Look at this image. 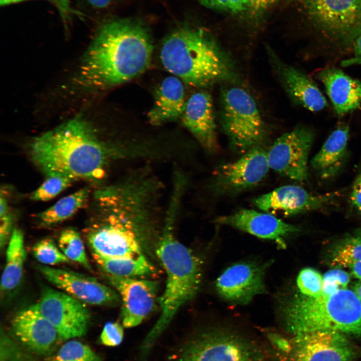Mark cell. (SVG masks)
I'll use <instances>...</instances> for the list:
<instances>
[{
    "mask_svg": "<svg viewBox=\"0 0 361 361\" xmlns=\"http://www.w3.org/2000/svg\"><path fill=\"white\" fill-rule=\"evenodd\" d=\"M29 154L47 176L62 175L75 180L98 181L113 160L136 159L134 144H109L91 124L77 117L32 140Z\"/></svg>",
    "mask_w": 361,
    "mask_h": 361,
    "instance_id": "obj_1",
    "label": "cell"
},
{
    "mask_svg": "<svg viewBox=\"0 0 361 361\" xmlns=\"http://www.w3.org/2000/svg\"><path fill=\"white\" fill-rule=\"evenodd\" d=\"M153 45L147 30L130 20L103 24L81 63L77 80L87 88H106L143 72L151 61Z\"/></svg>",
    "mask_w": 361,
    "mask_h": 361,
    "instance_id": "obj_2",
    "label": "cell"
},
{
    "mask_svg": "<svg viewBox=\"0 0 361 361\" xmlns=\"http://www.w3.org/2000/svg\"><path fill=\"white\" fill-rule=\"evenodd\" d=\"M161 62L174 76L195 87L237 82L233 60L208 33L189 26L173 31L163 42Z\"/></svg>",
    "mask_w": 361,
    "mask_h": 361,
    "instance_id": "obj_3",
    "label": "cell"
},
{
    "mask_svg": "<svg viewBox=\"0 0 361 361\" xmlns=\"http://www.w3.org/2000/svg\"><path fill=\"white\" fill-rule=\"evenodd\" d=\"M180 205L168 204L156 254L166 274L164 291L159 299L161 313L141 346L145 356L155 340L168 326L180 308L196 295L201 281L200 261L175 238L173 227Z\"/></svg>",
    "mask_w": 361,
    "mask_h": 361,
    "instance_id": "obj_4",
    "label": "cell"
},
{
    "mask_svg": "<svg viewBox=\"0 0 361 361\" xmlns=\"http://www.w3.org/2000/svg\"><path fill=\"white\" fill-rule=\"evenodd\" d=\"M280 309L287 329L295 335L333 330L361 337V301L347 288L317 297L297 291Z\"/></svg>",
    "mask_w": 361,
    "mask_h": 361,
    "instance_id": "obj_5",
    "label": "cell"
},
{
    "mask_svg": "<svg viewBox=\"0 0 361 361\" xmlns=\"http://www.w3.org/2000/svg\"><path fill=\"white\" fill-rule=\"evenodd\" d=\"M317 39L343 52L361 34V0H306L300 4Z\"/></svg>",
    "mask_w": 361,
    "mask_h": 361,
    "instance_id": "obj_6",
    "label": "cell"
},
{
    "mask_svg": "<svg viewBox=\"0 0 361 361\" xmlns=\"http://www.w3.org/2000/svg\"><path fill=\"white\" fill-rule=\"evenodd\" d=\"M220 117L224 132L238 152L244 153L265 139L266 125L257 105L241 88L230 86L222 90Z\"/></svg>",
    "mask_w": 361,
    "mask_h": 361,
    "instance_id": "obj_7",
    "label": "cell"
},
{
    "mask_svg": "<svg viewBox=\"0 0 361 361\" xmlns=\"http://www.w3.org/2000/svg\"><path fill=\"white\" fill-rule=\"evenodd\" d=\"M178 361H264L249 340L224 329L201 331L188 340Z\"/></svg>",
    "mask_w": 361,
    "mask_h": 361,
    "instance_id": "obj_8",
    "label": "cell"
},
{
    "mask_svg": "<svg viewBox=\"0 0 361 361\" xmlns=\"http://www.w3.org/2000/svg\"><path fill=\"white\" fill-rule=\"evenodd\" d=\"M314 136L312 129L300 126L279 136L267 151L270 168L293 180H306Z\"/></svg>",
    "mask_w": 361,
    "mask_h": 361,
    "instance_id": "obj_9",
    "label": "cell"
},
{
    "mask_svg": "<svg viewBox=\"0 0 361 361\" xmlns=\"http://www.w3.org/2000/svg\"><path fill=\"white\" fill-rule=\"evenodd\" d=\"M37 304L41 314L54 326L59 338L66 340L86 333L90 315L80 300L66 293L45 287Z\"/></svg>",
    "mask_w": 361,
    "mask_h": 361,
    "instance_id": "obj_10",
    "label": "cell"
},
{
    "mask_svg": "<svg viewBox=\"0 0 361 361\" xmlns=\"http://www.w3.org/2000/svg\"><path fill=\"white\" fill-rule=\"evenodd\" d=\"M270 168L267 151L255 146L237 160L218 166L211 186L218 194H233L251 188L265 177Z\"/></svg>",
    "mask_w": 361,
    "mask_h": 361,
    "instance_id": "obj_11",
    "label": "cell"
},
{
    "mask_svg": "<svg viewBox=\"0 0 361 361\" xmlns=\"http://www.w3.org/2000/svg\"><path fill=\"white\" fill-rule=\"evenodd\" d=\"M269 265L242 262L230 266L216 280L218 294L229 302L248 304L254 297L265 293V274Z\"/></svg>",
    "mask_w": 361,
    "mask_h": 361,
    "instance_id": "obj_12",
    "label": "cell"
},
{
    "mask_svg": "<svg viewBox=\"0 0 361 361\" xmlns=\"http://www.w3.org/2000/svg\"><path fill=\"white\" fill-rule=\"evenodd\" d=\"M296 361H351L356 349L345 334L333 330H318L295 335Z\"/></svg>",
    "mask_w": 361,
    "mask_h": 361,
    "instance_id": "obj_13",
    "label": "cell"
},
{
    "mask_svg": "<svg viewBox=\"0 0 361 361\" xmlns=\"http://www.w3.org/2000/svg\"><path fill=\"white\" fill-rule=\"evenodd\" d=\"M37 269L49 282L81 301L102 305L114 304L120 300L114 290L93 277L46 265H38Z\"/></svg>",
    "mask_w": 361,
    "mask_h": 361,
    "instance_id": "obj_14",
    "label": "cell"
},
{
    "mask_svg": "<svg viewBox=\"0 0 361 361\" xmlns=\"http://www.w3.org/2000/svg\"><path fill=\"white\" fill-rule=\"evenodd\" d=\"M107 277L120 294L123 326L129 328L139 325L154 308L157 290L156 282L109 275Z\"/></svg>",
    "mask_w": 361,
    "mask_h": 361,
    "instance_id": "obj_15",
    "label": "cell"
},
{
    "mask_svg": "<svg viewBox=\"0 0 361 361\" xmlns=\"http://www.w3.org/2000/svg\"><path fill=\"white\" fill-rule=\"evenodd\" d=\"M267 53L274 73L295 104L312 112L328 107L325 97L310 77L282 61L270 48Z\"/></svg>",
    "mask_w": 361,
    "mask_h": 361,
    "instance_id": "obj_16",
    "label": "cell"
},
{
    "mask_svg": "<svg viewBox=\"0 0 361 361\" xmlns=\"http://www.w3.org/2000/svg\"><path fill=\"white\" fill-rule=\"evenodd\" d=\"M336 195H314L302 187L286 185L255 198L253 203L264 212L291 216L320 208L328 204Z\"/></svg>",
    "mask_w": 361,
    "mask_h": 361,
    "instance_id": "obj_17",
    "label": "cell"
},
{
    "mask_svg": "<svg viewBox=\"0 0 361 361\" xmlns=\"http://www.w3.org/2000/svg\"><path fill=\"white\" fill-rule=\"evenodd\" d=\"M11 330L25 346L40 354L49 353L59 338L56 329L41 314L37 303L17 312L11 321Z\"/></svg>",
    "mask_w": 361,
    "mask_h": 361,
    "instance_id": "obj_18",
    "label": "cell"
},
{
    "mask_svg": "<svg viewBox=\"0 0 361 361\" xmlns=\"http://www.w3.org/2000/svg\"><path fill=\"white\" fill-rule=\"evenodd\" d=\"M215 222L260 238L274 241L282 249L286 248L284 238L299 231L297 226L287 223L274 215L249 209H241L232 214L219 217Z\"/></svg>",
    "mask_w": 361,
    "mask_h": 361,
    "instance_id": "obj_19",
    "label": "cell"
},
{
    "mask_svg": "<svg viewBox=\"0 0 361 361\" xmlns=\"http://www.w3.org/2000/svg\"><path fill=\"white\" fill-rule=\"evenodd\" d=\"M184 125L210 152L217 148L216 124L213 100L206 92H196L187 101L181 116Z\"/></svg>",
    "mask_w": 361,
    "mask_h": 361,
    "instance_id": "obj_20",
    "label": "cell"
},
{
    "mask_svg": "<svg viewBox=\"0 0 361 361\" xmlns=\"http://www.w3.org/2000/svg\"><path fill=\"white\" fill-rule=\"evenodd\" d=\"M338 117L352 112L361 105V82L342 70L325 67L317 73Z\"/></svg>",
    "mask_w": 361,
    "mask_h": 361,
    "instance_id": "obj_21",
    "label": "cell"
},
{
    "mask_svg": "<svg viewBox=\"0 0 361 361\" xmlns=\"http://www.w3.org/2000/svg\"><path fill=\"white\" fill-rule=\"evenodd\" d=\"M182 81L178 77H167L157 87L154 102L148 113L149 121L158 125L181 117L187 101Z\"/></svg>",
    "mask_w": 361,
    "mask_h": 361,
    "instance_id": "obj_22",
    "label": "cell"
},
{
    "mask_svg": "<svg viewBox=\"0 0 361 361\" xmlns=\"http://www.w3.org/2000/svg\"><path fill=\"white\" fill-rule=\"evenodd\" d=\"M349 131L348 125L340 124L311 159V167L321 178L333 177L340 170L347 153Z\"/></svg>",
    "mask_w": 361,
    "mask_h": 361,
    "instance_id": "obj_23",
    "label": "cell"
},
{
    "mask_svg": "<svg viewBox=\"0 0 361 361\" xmlns=\"http://www.w3.org/2000/svg\"><path fill=\"white\" fill-rule=\"evenodd\" d=\"M26 257L23 233L15 228L9 242L6 264L1 280V290L4 295L13 293L19 286Z\"/></svg>",
    "mask_w": 361,
    "mask_h": 361,
    "instance_id": "obj_24",
    "label": "cell"
},
{
    "mask_svg": "<svg viewBox=\"0 0 361 361\" xmlns=\"http://www.w3.org/2000/svg\"><path fill=\"white\" fill-rule=\"evenodd\" d=\"M96 263L107 275L127 278L149 275L155 268L142 254L132 258H112L93 252Z\"/></svg>",
    "mask_w": 361,
    "mask_h": 361,
    "instance_id": "obj_25",
    "label": "cell"
},
{
    "mask_svg": "<svg viewBox=\"0 0 361 361\" xmlns=\"http://www.w3.org/2000/svg\"><path fill=\"white\" fill-rule=\"evenodd\" d=\"M89 194L87 188H83L59 200L53 206L39 213L37 217L41 224L53 225L73 216L86 203Z\"/></svg>",
    "mask_w": 361,
    "mask_h": 361,
    "instance_id": "obj_26",
    "label": "cell"
},
{
    "mask_svg": "<svg viewBox=\"0 0 361 361\" xmlns=\"http://www.w3.org/2000/svg\"><path fill=\"white\" fill-rule=\"evenodd\" d=\"M58 243L61 251L70 260L80 264L89 271L92 270L84 243L77 231L72 228L64 230L60 235Z\"/></svg>",
    "mask_w": 361,
    "mask_h": 361,
    "instance_id": "obj_27",
    "label": "cell"
},
{
    "mask_svg": "<svg viewBox=\"0 0 361 361\" xmlns=\"http://www.w3.org/2000/svg\"><path fill=\"white\" fill-rule=\"evenodd\" d=\"M54 361H101V359L89 346L77 340H70L61 347Z\"/></svg>",
    "mask_w": 361,
    "mask_h": 361,
    "instance_id": "obj_28",
    "label": "cell"
},
{
    "mask_svg": "<svg viewBox=\"0 0 361 361\" xmlns=\"http://www.w3.org/2000/svg\"><path fill=\"white\" fill-rule=\"evenodd\" d=\"M32 252L35 258L45 265H54L70 261L51 238H45L36 243Z\"/></svg>",
    "mask_w": 361,
    "mask_h": 361,
    "instance_id": "obj_29",
    "label": "cell"
},
{
    "mask_svg": "<svg viewBox=\"0 0 361 361\" xmlns=\"http://www.w3.org/2000/svg\"><path fill=\"white\" fill-rule=\"evenodd\" d=\"M74 180L71 178L62 175H53L47 176L45 181L31 195L35 201L50 200L67 188Z\"/></svg>",
    "mask_w": 361,
    "mask_h": 361,
    "instance_id": "obj_30",
    "label": "cell"
},
{
    "mask_svg": "<svg viewBox=\"0 0 361 361\" xmlns=\"http://www.w3.org/2000/svg\"><path fill=\"white\" fill-rule=\"evenodd\" d=\"M323 277L316 270L305 268L299 273L296 279L298 291L303 295L317 297L322 293Z\"/></svg>",
    "mask_w": 361,
    "mask_h": 361,
    "instance_id": "obj_31",
    "label": "cell"
},
{
    "mask_svg": "<svg viewBox=\"0 0 361 361\" xmlns=\"http://www.w3.org/2000/svg\"><path fill=\"white\" fill-rule=\"evenodd\" d=\"M361 260V241L357 237L346 241L335 253L331 265L349 267L354 262Z\"/></svg>",
    "mask_w": 361,
    "mask_h": 361,
    "instance_id": "obj_32",
    "label": "cell"
},
{
    "mask_svg": "<svg viewBox=\"0 0 361 361\" xmlns=\"http://www.w3.org/2000/svg\"><path fill=\"white\" fill-rule=\"evenodd\" d=\"M322 295H328L340 289H346L350 280L349 274L338 269L330 270L323 277Z\"/></svg>",
    "mask_w": 361,
    "mask_h": 361,
    "instance_id": "obj_33",
    "label": "cell"
},
{
    "mask_svg": "<svg viewBox=\"0 0 361 361\" xmlns=\"http://www.w3.org/2000/svg\"><path fill=\"white\" fill-rule=\"evenodd\" d=\"M204 6L220 11L231 13L245 12L244 0H196Z\"/></svg>",
    "mask_w": 361,
    "mask_h": 361,
    "instance_id": "obj_34",
    "label": "cell"
},
{
    "mask_svg": "<svg viewBox=\"0 0 361 361\" xmlns=\"http://www.w3.org/2000/svg\"><path fill=\"white\" fill-rule=\"evenodd\" d=\"M124 335L123 328L117 322L105 324L100 335L102 344L108 346H115L121 343Z\"/></svg>",
    "mask_w": 361,
    "mask_h": 361,
    "instance_id": "obj_35",
    "label": "cell"
},
{
    "mask_svg": "<svg viewBox=\"0 0 361 361\" xmlns=\"http://www.w3.org/2000/svg\"><path fill=\"white\" fill-rule=\"evenodd\" d=\"M245 11L252 16L260 15L274 7L279 0H244Z\"/></svg>",
    "mask_w": 361,
    "mask_h": 361,
    "instance_id": "obj_36",
    "label": "cell"
},
{
    "mask_svg": "<svg viewBox=\"0 0 361 361\" xmlns=\"http://www.w3.org/2000/svg\"><path fill=\"white\" fill-rule=\"evenodd\" d=\"M0 218V245L2 249L11 237L13 221L12 216L8 213L1 216Z\"/></svg>",
    "mask_w": 361,
    "mask_h": 361,
    "instance_id": "obj_37",
    "label": "cell"
},
{
    "mask_svg": "<svg viewBox=\"0 0 361 361\" xmlns=\"http://www.w3.org/2000/svg\"><path fill=\"white\" fill-rule=\"evenodd\" d=\"M1 340L4 343V352L9 353H4V359L2 361H19L21 354L16 344L2 332Z\"/></svg>",
    "mask_w": 361,
    "mask_h": 361,
    "instance_id": "obj_38",
    "label": "cell"
},
{
    "mask_svg": "<svg viewBox=\"0 0 361 361\" xmlns=\"http://www.w3.org/2000/svg\"><path fill=\"white\" fill-rule=\"evenodd\" d=\"M349 200L352 207L361 213V173L353 182Z\"/></svg>",
    "mask_w": 361,
    "mask_h": 361,
    "instance_id": "obj_39",
    "label": "cell"
},
{
    "mask_svg": "<svg viewBox=\"0 0 361 361\" xmlns=\"http://www.w3.org/2000/svg\"><path fill=\"white\" fill-rule=\"evenodd\" d=\"M31 1V0H30ZM53 5L59 11L61 17L64 20H68L73 14V10L69 0H43Z\"/></svg>",
    "mask_w": 361,
    "mask_h": 361,
    "instance_id": "obj_40",
    "label": "cell"
},
{
    "mask_svg": "<svg viewBox=\"0 0 361 361\" xmlns=\"http://www.w3.org/2000/svg\"><path fill=\"white\" fill-rule=\"evenodd\" d=\"M352 50L353 56L350 59L343 61L341 64L342 66H348L351 65L361 64V34L355 41L352 47Z\"/></svg>",
    "mask_w": 361,
    "mask_h": 361,
    "instance_id": "obj_41",
    "label": "cell"
},
{
    "mask_svg": "<svg viewBox=\"0 0 361 361\" xmlns=\"http://www.w3.org/2000/svg\"><path fill=\"white\" fill-rule=\"evenodd\" d=\"M92 7L102 9L107 7L112 0H86Z\"/></svg>",
    "mask_w": 361,
    "mask_h": 361,
    "instance_id": "obj_42",
    "label": "cell"
},
{
    "mask_svg": "<svg viewBox=\"0 0 361 361\" xmlns=\"http://www.w3.org/2000/svg\"><path fill=\"white\" fill-rule=\"evenodd\" d=\"M349 267L353 275L361 280V260L354 262Z\"/></svg>",
    "mask_w": 361,
    "mask_h": 361,
    "instance_id": "obj_43",
    "label": "cell"
},
{
    "mask_svg": "<svg viewBox=\"0 0 361 361\" xmlns=\"http://www.w3.org/2000/svg\"><path fill=\"white\" fill-rule=\"evenodd\" d=\"M1 212L0 217L8 213V205L5 198L2 196L1 197Z\"/></svg>",
    "mask_w": 361,
    "mask_h": 361,
    "instance_id": "obj_44",
    "label": "cell"
},
{
    "mask_svg": "<svg viewBox=\"0 0 361 361\" xmlns=\"http://www.w3.org/2000/svg\"><path fill=\"white\" fill-rule=\"evenodd\" d=\"M28 1L30 0H0V5L1 6H6Z\"/></svg>",
    "mask_w": 361,
    "mask_h": 361,
    "instance_id": "obj_45",
    "label": "cell"
},
{
    "mask_svg": "<svg viewBox=\"0 0 361 361\" xmlns=\"http://www.w3.org/2000/svg\"><path fill=\"white\" fill-rule=\"evenodd\" d=\"M353 291L361 301V282H357L353 286Z\"/></svg>",
    "mask_w": 361,
    "mask_h": 361,
    "instance_id": "obj_46",
    "label": "cell"
},
{
    "mask_svg": "<svg viewBox=\"0 0 361 361\" xmlns=\"http://www.w3.org/2000/svg\"><path fill=\"white\" fill-rule=\"evenodd\" d=\"M291 1L293 2H295L296 3H298V4H300L306 0H291Z\"/></svg>",
    "mask_w": 361,
    "mask_h": 361,
    "instance_id": "obj_47",
    "label": "cell"
},
{
    "mask_svg": "<svg viewBox=\"0 0 361 361\" xmlns=\"http://www.w3.org/2000/svg\"><path fill=\"white\" fill-rule=\"evenodd\" d=\"M356 237L358 238V239L359 241H361V231H360V232L359 233L357 237Z\"/></svg>",
    "mask_w": 361,
    "mask_h": 361,
    "instance_id": "obj_48",
    "label": "cell"
}]
</instances>
